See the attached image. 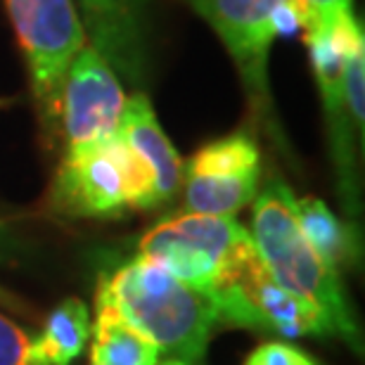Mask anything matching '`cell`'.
I'll return each instance as SVG.
<instances>
[{
    "label": "cell",
    "instance_id": "1",
    "mask_svg": "<svg viewBox=\"0 0 365 365\" xmlns=\"http://www.w3.org/2000/svg\"><path fill=\"white\" fill-rule=\"evenodd\" d=\"M95 306L114 311L159 351L187 365H202L209 334L221 325L211 292L178 280L140 254L102 277Z\"/></svg>",
    "mask_w": 365,
    "mask_h": 365
},
{
    "label": "cell",
    "instance_id": "2",
    "mask_svg": "<svg viewBox=\"0 0 365 365\" xmlns=\"http://www.w3.org/2000/svg\"><path fill=\"white\" fill-rule=\"evenodd\" d=\"M297 197L280 176H271L254 197L252 230L261 261L277 284L309 302L330 320L337 337L361 351V337L341 292L337 271L306 240L294 211Z\"/></svg>",
    "mask_w": 365,
    "mask_h": 365
},
{
    "label": "cell",
    "instance_id": "3",
    "mask_svg": "<svg viewBox=\"0 0 365 365\" xmlns=\"http://www.w3.org/2000/svg\"><path fill=\"white\" fill-rule=\"evenodd\" d=\"M138 254L173 277L216 294L257 254L250 230L235 216L180 214L157 223L138 242Z\"/></svg>",
    "mask_w": 365,
    "mask_h": 365
},
{
    "label": "cell",
    "instance_id": "4",
    "mask_svg": "<svg viewBox=\"0 0 365 365\" xmlns=\"http://www.w3.org/2000/svg\"><path fill=\"white\" fill-rule=\"evenodd\" d=\"M31 81L48 143L60 140L62 88L71 64L88 46L74 0H5Z\"/></svg>",
    "mask_w": 365,
    "mask_h": 365
},
{
    "label": "cell",
    "instance_id": "5",
    "mask_svg": "<svg viewBox=\"0 0 365 365\" xmlns=\"http://www.w3.org/2000/svg\"><path fill=\"white\" fill-rule=\"evenodd\" d=\"M126 100L128 95L116 71L93 46H86L71 64L62 88L57 140L62 145V162H74L114 138Z\"/></svg>",
    "mask_w": 365,
    "mask_h": 365
},
{
    "label": "cell",
    "instance_id": "6",
    "mask_svg": "<svg viewBox=\"0 0 365 365\" xmlns=\"http://www.w3.org/2000/svg\"><path fill=\"white\" fill-rule=\"evenodd\" d=\"M214 29L242 78L252 107L271 114L268 57L277 38L280 12L292 0H182Z\"/></svg>",
    "mask_w": 365,
    "mask_h": 365
},
{
    "label": "cell",
    "instance_id": "7",
    "mask_svg": "<svg viewBox=\"0 0 365 365\" xmlns=\"http://www.w3.org/2000/svg\"><path fill=\"white\" fill-rule=\"evenodd\" d=\"M214 297L218 320L225 325L275 332L282 337L334 334L323 313L275 282L259 252Z\"/></svg>",
    "mask_w": 365,
    "mask_h": 365
},
{
    "label": "cell",
    "instance_id": "8",
    "mask_svg": "<svg viewBox=\"0 0 365 365\" xmlns=\"http://www.w3.org/2000/svg\"><path fill=\"white\" fill-rule=\"evenodd\" d=\"M185 204L192 214L235 216L254 202L261 180V152L254 135L237 130L192 155L182 169Z\"/></svg>",
    "mask_w": 365,
    "mask_h": 365
},
{
    "label": "cell",
    "instance_id": "9",
    "mask_svg": "<svg viewBox=\"0 0 365 365\" xmlns=\"http://www.w3.org/2000/svg\"><path fill=\"white\" fill-rule=\"evenodd\" d=\"M363 38V24L359 19H349L339 24L332 34H306V46L311 53L313 74L323 100L327 130H330V145L334 166H337L339 190L344 197L346 211L356 214L359 202H356V162H354V126L349 119V109L344 102V83H341V71H344V50L354 41Z\"/></svg>",
    "mask_w": 365,
    "mask_h": 365
},
{
    "label": "cell",
    "instance_id": "10",
    "mask_svg": "<svg viewBox=\"0 0 365 365\" xmlns=\"http://www.w3.org/2000/svg\"><path fill=\"white\" fill-rule=\"evenodd\" d=\"M50 200L55 211L86 218H109L130 209L119 138H109L105 145L74 162H60Z\"/></svg>",
    "mask_w": 365,
    "mask_h": 365
},
{
    "label": "cell",
    "instance_id": "11",
    "mask_svg": "<svg viewBox=\"0 0 365 365\" xmlns=\"http://www.w3.org/2000/svg\"><path fill=\"white\" fill-rule=\"evenodd\" d=\"M88 46L130 86L148 81L150 0H74Z\"/></svg>",
    "mask_w": 365,
    "mask_h": 365
},
{
    "label": "cell",
    "instance_id": "12",
    "mask_svg": "<svg viewBox=\"0 0 365 365\" xmlns=\"http://www.w3.org/2000/svg\"><path fill=\"white\" fill-rule=\"evenodd\" d=\"M116 135L150 169L152 178H155L159 204L171 202L182 182V162L176 148L166 138L164 128L159 126L152 102L145 93H135L133 98L126 100Z\"/></svg>",
    "mask_w": 365,
    "mask_h": 365
},
{
    "label": "cell",
    "instance_id": "13",
    "mask_svg": "<svg viewBox=\"0 0 365 365\" xmlns=\"http://www.w3.org/2000/svg\"><path fill=\"white\" fill-rule=\"evenodd\" d=\"M91 359L100 365H157L159 349L152 339L105 306H95Z\"/></svg>",
    "mask_w": 365,
    "mask_h": 365
},
{
    "label": "cell",
    "instance_id": "14",
    "mask_svg": "<svg viewBox=\"0 0 365 365\" xmlns=\"http://www.w3.org/2000/svg\"><path fill=\"white\" fill-rule=\"evenodd\" d=\"M294 211L306 240L334 271L346 264H354L356 252H359L354 228L339 221L323 200L302 197V200L294 202Z\"/></svg>",
    "mask_w": 365,
    "mask_h": 365
},
{
    "label": "cell",
    "instance_id": "15",
    "mask_svg": "<svg viewBox=\"0 0 365 365\" xmlns=\"http://www.w3.org/2000/svg\"><path fill=\"white\" fill-rule=\"evenodd\" d=\"M91 311L81 299H64L50 313L41 332V346L53 365H71L91 339Z\"/></svg>",
    "mask_w": 365,
    "mask_h": 365
},
{
    "label": "cell",
    "instance_id": "16",
    "mask_svg": "<svg viewBox=\"0 0 365 365\" xmlns=\"http://www.w3.org/2000/svg\"><path fill=\"white\" fill-rule=\"evenodd\" d=\"M341 83H344V102L349 109L354 130L359 133L363 143V123H365V36L354 41L344 50V71H341Z\"/></svg>",
    "mask_w": 365,
    "mask_h": 365
},
{
    "label": "cell",
    "instance_id": "17",
    "mask_svg": "<svg viewBox=\"0 0 365 365\" xmlns=\"http://www.w3.org/2000/svg\"><path fill=\"white\" fill-rule=\"evenodd\" d=\"M0 365H53L38 337H31L14 320L0 316Z\"/></svg>",
    "mask_w": 365,
    "mask_h": 365
},
{
    "label": "cell",
    "instance_id": "18",
    "mask_svg": "<svg viewBox=\"0 0 365 365\" xmlns=\"http://www.w3.org/2000/svg\"><path fill=\"white\" fill-rule=\"evenodd\" d=\"M306 34H332L341 21L354 19V0H292Z\"/></svg>",
    "mask_w": 365,
    "mask_h": 365
},
{
    "label": "cell",
    "instance_id": "19",
    "mask_svg": "<svg viewBox=\"0 0 365 365\" xmlns=\"http://www.w3.org/2000/svg\"><path fill=\"white\" fill-rule=\"evenodd\" d=\"M245 365H316V361L294 346L271 341V344H261Z\"/></svg>",
    "mask_w": 365,
    "mask_h": 365
},
{
    "label": "cell",
    "instance_id": "20",
    "mask_svg": "<svg viewBox=\"0 0 365 365\" xmlns=\"http://www.w3.org/2000/svg\"><path fill=\"white\" fill-rule=\"evenodd\" d=\"M0 304L14 306V304H17V299H14V297H10V294H7V292H3V289H0Z\"/></svg>",
    "mask_w": 365,
    "mask_h": 365
},
{
    "label": "cell",
    "instance_id": "21",
    "mask_svg": "<svg viewBox=\"0 0 365 365\" xmlns=\"http://www.w3.org/2000/svg\"><path fill=\"white\" fill-rule=\"evenodd\" d=\"M157 365H187V363H182V361H176V359H169V361H164V363H157Z\"/></svg>",
    "mask_w": 365,
    "mask_h": 365
},
{
    "label": "cell",
    "instance_id": "22",
    "mask_svg": "<svg viewBox=\"0 0 365 365\" xmlns=\"http://www.w3.org/2000/svg\"><path fill=\"white\" fill-rule=\"evenodd\" d=\"M7 105V100H0V107H5Z\"/></svg>",
    "mask_w": 365,
    "mask_h": 365
},
{
    "label": "cell",
    "instance_id": "23",
    "mask_svg": "<svg viewBox=\"0 0 365 365\" xmlns=\"http://www.w3.org/2000/svg\"><path fill=\"white\" fill-rule=\"evenodd\" d=\"M91 365H100V363H98V361H93V359H91Z\"/></svg>",
    "mask_w": 365,
    "mask_h": 365
}]
</instances>
